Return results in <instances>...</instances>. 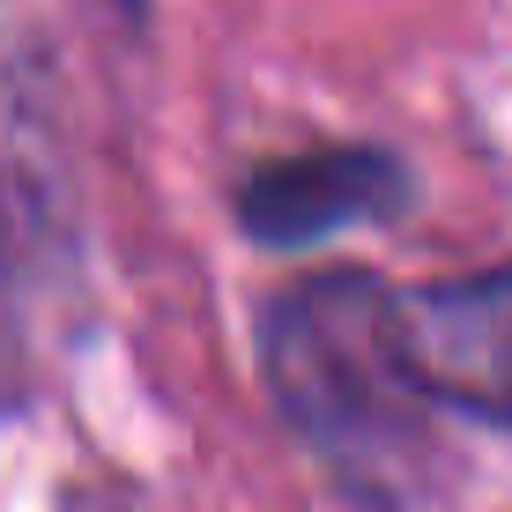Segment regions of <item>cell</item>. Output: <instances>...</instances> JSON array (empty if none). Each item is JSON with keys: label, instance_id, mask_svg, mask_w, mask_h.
<instances>
[{"label": "cell", "instance_id": "4", "mask_svg": "<svg viewBox=\"0 0 512 512\" xmlns=\"http://www.w3.org/2000/svg\"><path fill=\"white\" fill-rule=\"evenodd\" d=\"M52 112H45V82H38V52L30 38L0 30V216L8 231H60L52 223Z\"/></svg>", "mask_w": 512, "mask_h": 512}, {"label": "cell", "instance_id": "2", "mask_svg": "<svg viewBox=\"0 0 512 512\" xmlns=\"http://www.w3.org/2000/svg\"><path fill=\"white\" fill-rule=\"evenodd\" d=\"M394 342L431 409L512 431V260L394 290Z\"/></svg>", "mask_w": 512, "mask_h": 512}, {"label": "cell", "instance_id": "5", "mask_svg": "<svg viewBox=\"0 0 512 512\" xmlns=\"http://www.w3.org/2000/svg\"><path fill=\"white\" fill-rule=\"evenodd\" d=\"M112 8H119V23H134V30L149 23V0H112Z\"/></svg>", "mask_w": 512, "mask_h": 512}, {"label": "cell", "instance_id": "1", "mask_svg": "<svg viewBox=\"0 0 512 512\" xmlns=\"http://www.w3.org/2000/svg\"><path fill=\"white\" fill-rule=\"evenodd\" d=\"M260 386L320 483L357 512L438 498V409L394 342V290L372 268L297 275L260 305Z\"/></svg>", "mask_w": 512, "mask_h": 512}, {"label": "cell", "instance_id": "3", "mask_svg": "<svg viewBox=\"0 0 512 512\" xmlns=\"http://www.w3.org/2000/svg\"><path fill=\"white\" fill-rule=\"evenodd\" d=\"M238 231L268 253H305L357 223H401L416 208V171L386 141H327L253 164L231 193Z\"/></svg>", "mask_w": 512, "mask_h": 512}]
</instances>
